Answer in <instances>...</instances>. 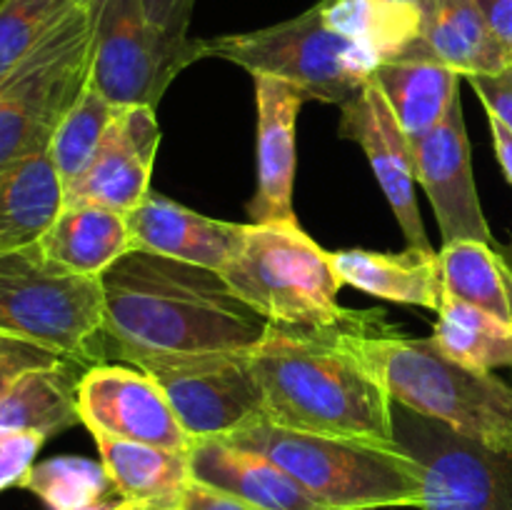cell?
Instances as JSON below:
<instances>
[{"label": "cell", "mask_w": 512, "mask_h": 510, "mask_svg": "<svg viewBox=\"0 0 512 510\" xmlns=\"http://www.w3.org/2000/svg\"><path fill=\"white\" fill-rule=\"evenodd\" d=\"M373 310L325 328L270 323L250 350L263 390V420L280 428L400 448L393 400L355 348V330Z\"/></svg>", "instance_id": "cell-1"}, {"label": "cell", "mask_w": 512, "mask_h": 510, "mask_svg": "<svg viewBox=\"0 0 512 510\" xmlns=\"http://www.w3.org/2000/svg\"><path fill=\"white\" fill-rule=\"evenodd\" d=\"M103 335L115 355L250 353L268 320L220 273L130 250L100 275Z\"/></svg>", "instance_id": "cell-2"}, {"label": "cell", "mask_w": 512, "mask_h": 510, "mask_svg": "<svg viewBox=\"0 0 512 510\" xmlns=\"http://www.w3.org/2000/svg\"><path fill=\"white\" fill-rule=\"evenodd\" d=\"M373 310L355 330V348L390 400L458 430L488 448L512 453V388L440 353L430 338H405Z\"/></svg>", "instance_id": "cell-3"}, {"label": "cell", "mask_w": 512, "mask_h": 510, "mask_svg": "<svg viewBox=\"0 0 512 510\" xmlns=\"http://www.w3.org/2000/svg\"><path fill=\"white\" fill-rule=\"evenodd\" d=\"M225 440L268 455L328 510L420 508V473L403 448L255 420Z\"/></svg>", "instance_id": "cell-4"}, {"label": "cell", "mask_w": 512, "mask_h": 510, "mask_svg": "<svg viewBox=\"0 0 512 510\" xmlns=\"http://www.w3.org/2000/svg\"><path fill=\"white\" fill-rule=\"evenodd\" d=\"M95 5L78 0L0 80V173L45 153L90 78Z\"/></svg>", "instance_id": "cell-5"}, {"label": "cell", "mask_w": 512, "mask_h": 510, "mask_svg": "<svg viewBox=\"0 0 512 510\" xmlns=\"http://www.w3.org/2000/svg\"><path fill=\"white\" fill-rule=\"evenodd\" d=\"M220 275L268 323L325 328L353 313L338 303L333 255L298 223H250Z\"/></svg>", "instance_id": "cell-6"}, {"label": "cell", "mask_w": 512, "mask_h": 510, "mask_svg": "<svg viewBox=\"0 0 512 510\" xmlns=\"http://www.w3.org/2000/svg\"><path fill=\"white\" fill-rule=\"evenodd\" d=\"M203 58L240 65L250 75H270L290 83L305 100L343 105L370 83L380 60L345 35L335 33L315 3L305 13L250 30L200 40Z\"/></svg>", "instance_id": "cell-7"}, {"label": "cell", "mask_w": 512, "mask_h": 510, "mask_svg": "<svg viewBox=\"0 0 512 510\" xmlns=\"http://www.w3.org/2000/svg\"><path fill=\"white\" fill-rule=\"evenodd\" d=\"M0 333L75 363L95 358L105 340L100 278L63 268L40 243L0 253Z\"/></svg>", "instance_id": "cell-8"}, {"label": "cell", "mask_w": 512, "mask_h": 510, "mask_svg": "<svg viewBox=\"0 0 512 510\" xmlns=\"http://www.w3.org/2000/svg\"><path fill=\"white\" fill-rule=\"evenodd\" d=\"M393 433L420 473V510H512V453L393 403Z\"/></svg>", "instance_id": "cell-9"}, {"label": "cell", "mask_w": 512, "mask_h": 510, "mask_svg": "<svg viewBox=\"0 0 512 510\" xmlns=\"http://www.w3.org/2000/svg\"><path fill=\"white\" fill-rule=\"evenodd\" d=\"M123 360L163 388L193 440L228 438L263 420V390L250 353H130Z\"/></svg>", "instance_id": "cell-10"}, {"label": "cell", "mask_w": 512, "mask_h": 510, "mask_svg": "<svg viewBox=\"0 0 512 510\" xmlns=\"http://www.w3.org/2000/svg\"><path fill=\"white\" fill-rule=\"evenodd\" d=\"M203 58L198 38L173 40L145 20L138 0H98L90 83L115 105L158 108L165 90Z\"/></svg>", "instance_id": "cell-11"}, {"label": "cell", "mask_w": 512, "mask_h": 510, "mask_svg": "<svg viewBox=\"0 0 512 510\" xmlns=\"http://www.w3.org/2000/svg\"><path fill=\"white\" fill-rule=\"evenodd\" d=\"M80 423L130 443L188 453L193 438L175 418L163 388L135 365H90L78 383Z\"/></svg>", "instance_id": "cell-12"}, {"label": "cell", "mask_w": 512, "mask_h": 510, "mask_svg": "<svg viewBox=\"0 0 512 510\" xmlns=\"http://www.w3.org/2000/svg\"><path fill=\"white\" fill-rule=\"evenodd\" d=\"M413 158L415 180L433 205L443 243L480 240L495 245L475 185L460 98L453 100L448 115L430 133L415 140Z\"/></svg>", "instance_id": "cell-13"}, {"label": "cell", "mask_w": 512, "mask_h": 510, "mask_svg": "<svg viewBox=\"0 0 512 510\" xmlns=\"http://www.w3.org/2000/svg\"><path fill=\"white\" fill-rule=\"evenodd\" d=\"M340 135L363 148L383 195L388 198L408 248L435 250L425 233L415 198V158L413 143L395 120L383 93L370 80L355 98L340 105Z\"/></svg>", "instance_id": "cell-14"}, {"label": "cell", "mask_w": 512, "mask_h": 510, "mask_svg": "<svg viewBox=\"0 0 512 510\" xmlns=\"http://www.w3.org/2000/svg\"><path fill=\"white\" fill-rule=\"evenodd\" d=\"M158 148L160 123L155 108H118L93 163L65 188V203L88 200L128 215L148 198Z\"/></svg>", "instance_id": "cell-15"}, {"label": "cell", "mask_w": 512, "mask_h": 510, "mask_svg": "<svg viewBox=\"0 0 512 510\" xmlns=\"http://www.w3.org/2000/svg\"><path fill=\"white\" fill-rule=\"evenodd\" d=\"M258 105V183L248 203L253 223H298L293 210L295 123L305 95L270 75H253Z\"/></svg>", "instance_id": "cell-16"}, {"label": "cell", "mask_w": 512, "mask_h": 510, "mask_svg": "<svg viewBox=\"0 0 512 510\" xmlns=\"http://www.w3.org/2000/svg\"><path fill=\"white\" fill-rule=\"evenodd\" d=\"M135 250L223 273L243 245L248 225L215 220L185 208L165 195L148 198L128 213Z\"/></svg>", "instance_id": "cell-17"}, {"label": "cell", "mask_w": 512, "mask_h": 510, "mask_svg": "<svg viewBox=\"0 0 512 510\" xmlns=\"http://www.w3.org/2000/svg\"><path fill=\"white\" fill-rule=\"evenodd\" d=\"M190 478L255 510H328L288 470L225 438H198L188 450Z\"/></svg>", "instance_id": "cell-18"}, {"label": "cell", "mask_w": 512, "mask_h": 510, "mask_svg": "<svg viewBox=\"0 0 512 510\" xmlns=\"http://www.w3.org/2000/svg\"><path fill=\"white\" fill-rule=\"evenodd\" d=\"M370 80L383 93L410 143L430 133L448 115L453 100L460 98V75L420 38L403 53L380 60Z\"/></svg>", "instance_id": "cell-19"}, {"label": "cell", "mask_w": 512, "mask_h": 510, "mask_svg": "<svg viewBox=\"0 0 512 510\" xmlns=\"http://www.w3.org/2000/svg\"><path fill=\"white\" fill-rule=\"evenodd\" d=\"M420 40L460 78L512 68V50L488 25L475 0H420Z\"/></svg>", "instance_id": "cell-20"}, {"label": "cell", "mask_w": 512, "mask_h": 510, "mask_svg": "<svg viewBox=\"0 0 512 510\" xmlns=\"http://www.w3.org/2000/svg\"><path fill=\"white\" fill-rule=\"evenodd\" d=\"M38 243L50 260L90 278H100L110 265L135 250L128 215L88 200L63 203Z\"/></svg>", "instance_id": "cell-21"}, {"label": "cell", "mask_w": 512, "mask_h": 510, "mask_svg": "<svg viewBox=\"0 0 512 510\" xmlns=\"http://www.w3.org/2000/svg\"><path fill=\"white\" fill-rule=\"evenodd\" d=\"M333 255L340 283L353 285L360 293L393 300L403 305H420L438 313L443 305L438 250L408 248L403 253L378 250H338Z\"/></svg>", "instance_id": "cell-22"}, {"label": "cell", "mask_w": 512, "mask_h": 510, "mask_svg": "<svg viewBox=\"0 0 512 510\" xmlns=\"http://www.w3.org/2000/svg\"><path fill=\"white\" fill-rule=\"evenodd\" d=\"M65 203V188L48 150L0 173V253L43 238Z\"/></svg>", "instance_id": "cell-23"}, {"label": "cell", "mask_w": 512, "mask_h": 510, "mask_svg": "<svg viewBox=\"0 0 512 510\" xmlns=\"http://www.w3.org/2000/svg\"><path fill=\"white\" fill-rule=\"evenodd\" d=\"M75 360L25 373L0 398V430L43 435L45 440L80 423Z\"/></svg>", "instance_id": "cell-24"}, {"label": "cell", "mask_w": 512, "mask_h": 510, "mask_svg": "<svg viewBox=\"0 0 512 510\" xmlns=\"http://www.w3.org/2000/svg\"><path fill=\"white\" fill-rule=\"evenodd\" d=\"M90 435L98 445L100 463L108 470L118 498L165 510L190 480L188 453L130 443L105 433Z\"/></svg>", "instance_id": "cell-25"}, {"label": "cell", "mask_w": 512, "mask_h": 510, "mask_svg": "<svg viewBox=\"0 0 512 510\" xmlns=\"http://www.w3.org/2000/svg\"><path fill=\"white\" fill-rule=\"evenodd\" d=\"M430 340L440 353L470 370L512 368V323L475 305L443 298Z\"/></svg>", "instance_id": "cell-26"}, {"label": "cell", "mask_w": 512, "mask_h": 510, "mask_svg": "<svg viewBox=\"0 0 512 510\" xmlns=\"http://www.w3.org/2000/svg\"><path fill=\"white\" fill-rule=\"evenodd\" d=\"M335 33L373 53L393 58L420 38V5L403 0H320Z\"/></svg>", "instance_id": "cell-27"}, {"label": "cell", "mask_w": 512, "mask_h": 510, "mask_svg": "<svg viewBox=\"0 0 512 510\" xmlns=\"http://www.w3.org/2000/svg\"><path fill=\"white\" fill-rule=\"evenodd\" d=\"M445 298L475 305L512 323V285L495 245L480 240L443 243L438 253Z\"/></svg>", "instance_id": "cell-28"}, {"label": "cell", "mask_w": 512, "mask_h": 510, "mask_svg": "<svg viewBox=\"0 0 512 510\" xmlns=\"http://www.w3.org/2000/svg\"><path fill=\"white\" fill-rule=\"evenodd\" d=\"M115 113L118 108L88 78L83 93L63 115L48 145V155L58 170L63 188L73 185L93 163Z\"/></svg>", "instance_id": "cell-29"}, {"label": "cell", "mask_w": 512, "mask_h": 510, "mask_svg": "<svg viewBox=\"0 0 512 510\" xmlns=\"http://www.w3.org/2000/svg\"><path fill=\"white\" fill-rule=\"evenodd\" d=\"M48 510H80L118 495L100 460L58 455L35 463L23 483Z\"/></svg>", "instance_id": "cell-30"}, {"label": "cell", "mask_w": 512, "mask_h": 510, "mask_svg": "<svg viewBox=\"0 0 512 510\" xmlns=\"http://www.w3.org/2000/svg\"><path fill=\"white\" fill-rule=\"evenodd\" d=\"M78 0H3L0 3V80Z\"/></svg>", "instance_id": "cell-31"}, {"label": "cell", "mask_w": 512, "mask_h": 510, "mask_svg": "<svg viewBox=\"0 0 512 510\" xmlns=\"http://www.w3.org/2000/svg\"><path fill=\"white\" fill-rule=\"evenodd\" d=\"M60 360L68 358L43 348V345L33 343V340L0 333V398H3L25 373L38 368H48V365L60 363Z\"/></svg>", "instance_id": "cell-32"}, {"label": "cell", "mask_w": 512, "mask_h": 510, "mask_svg": "<svg viewBox=\"0 0 512 510\" xmlns=\"http://www.w3.org/2000/svg\"><path fill=\"white\" fill-rule=\"evenodd\" d=\"M43 443V435L0 430V493L8 488H23Z\"/></svg>", "instance_id": "cell-33"}, {"label": "cell", "mask_w": 512, "mask_h": 510, "mask_svg": "<svg viewBox=\"0 0 512 510\" xmlns=\"http://www.w3.org/2000/svg\"><path fill=\"white\" fill-rule=\"evenodd\" d=\"M145 20L173 40H188L195 0H138Z\"/></svg>", "instance_id": "cell-34"}, {"label": "cell", "mask_w": 512, "mask_h": 510, "mask_svg": "<svg viewBox=\"0 0 512 510\" xmlns=\"http://www.w3.org/2000/svg\"><path fill=\"white\" fill-rule=\"evenodd\" d=\"M468 83L483 100L488 115H495L512 133V68L498 75H475Z\"/></svg>", "instance_id": "cell-35"}, {"label": "cell", "mask_w": 512, "mask_h": 510, "mask_svg": "<svg viewBox=\"0 0 512 510\" xmlns=\"http://www.w3.org/2000/svg\"><path fill=\"white\" fill-rule=\"evenodd\" d=\"M165 510H255L243 500L190 478Z\"/></svg>", "instance_id": "cell-36"}, {"label": "cell", "mask_w": 512, "mask_h": 510, "mask_svg": "<svg viewBox=\"0 0 512 510\" xmlns=\"http://www.w3.org/2000/svg\"><path fill=\"white\" fill-rule=\"evenodd\" d=\"M493 33L512 50V0H475Z\"/></svg>", "instance_id": "cell-37"}, {"label": "cell", "mask_w": 512, "mask_h": 510, "mask_svg": "<svg viewBox=\"0 0 512 510\" xmlns=\"http://www.w3.org/2000/svg\"><path fill=\"white\" fill-rule=\"evenodd\" d=\"M490 120V135H493L495 155H498V163L503 168L505 178L512 185V133L505 128V123H500L495 115H488Z\"/></svg>", "instance_id": "cell-38"}, {"label": "cell", "mask_w": 512, "mask_h": 510, "mask_svg": "<svg viewBox=\"0 0 512 510\" xmlns=\"http://www.w3.org/2000/svg\"><path fill=\"white\" fill-rule=\"evenodd\" d=\"M495 250L500 253V258H503L505 268H508V275H510V285H512V240H508V243H495Z\"/></svg>", "instance_id": "cell-39"}, {"label": "cell", "mask_w": 512, "mask_h": 510, "mask_svg": "<svg viewBox=\"0 0 512 510\" xmlns=\"http://www.w3.org/2000/svg\"><path fill=\"white\" fill-rule=\"evenodd\" d=\"M115 510H163V508H155V505H143V503H130V500H120L115 505Z\"/></svg>", "instance_id": "cell-40"}, {"label": "cell", "mask_w": 512, "mask_h": 510, "mask_svg": "<svg viewBox=\"0 0 512 510\" xmlns=\"http://www.w3.org/2000/svg\"><path fill=\"white\" fill-rule=\"evenodd\" d=\"M120 500L123 498H110V500H103V503L88 505V508H80V510H115V505H118Z\"/></svg>", "instance_id": "cell-41"}, {"label": "cell", "mask_w": 512, "mask_h": 510, "mask_svg": "<svg viewBox=\"0 0 512 510\" xmlns=\"http://www.w3.org/2000/svg\"><path fill=\"white\" fill-rule=\"evenodd\" d=\"M403 3H420V0H403Z\"/></svg>", "instance_id": "cell-42"}]
</instances>
